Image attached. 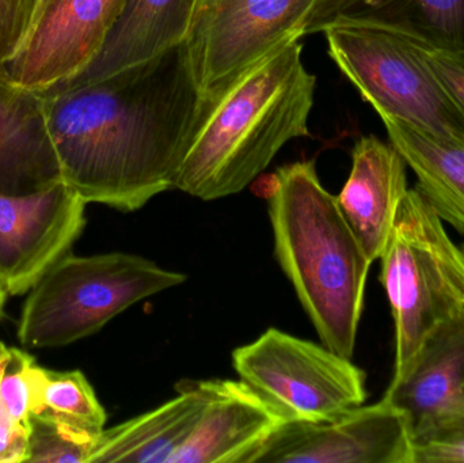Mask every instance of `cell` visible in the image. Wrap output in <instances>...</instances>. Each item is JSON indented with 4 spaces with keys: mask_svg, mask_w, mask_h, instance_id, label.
<instances>
[{
    "mask_svg": "<svg viewBox=\"0 0 464 463\" xmlns=\"http://www.w3.org/2000/svg\"><path fill=\"white\" fill-rule=\"evenodd\" d=\"M41 95L63 181L87 204L121 212L176 188L212 106L185 43L101 81Z\"/></svg>",
    "mask_w": 464,
    "mask_h": 463,
    "instance_id": "obj_1",
    "label": "cell"
},
{
    "mask_svg": "<svg viewBox=\"0 0 464 463\" xmlns=\"http://www.w3.org/2000/svg\"><path fill=\"white\" fill-rule=\"evenodd\" d=\"M267 211L275 253L322 344L353 358L372 261L327 192L315 160L281 166L270 177Z\"/></svg>",
    "mask_w": 464,
    "mask_h": 463,
    "instance_id": "obj_2",
    "label": "cell"
},
{
    "mask_svg": "<svg viewBox=\"0 0 464 463\" xmlns=\"http://www.w3.org/2000/svg\"><path fill=\"white\" fill-rule=\"evenodd\" d=\"M302 53L300 40L286 43L212 103L174 189L204 201L237 195L289 140L310 136L316 78Z\"/></svg>",
    "mask_w": 464,
    "mask_h": 463,
    "instance_id": "obj_3",
    "label": "cell"
},
{
    "mask_svg": "<svg viewBox=\"0 0 464 463\" xmlns=\"http://www.w3.org/2000/svg\"><path fill=\"white\" fill-rule=\"evenodd\" d=\"M140 256L68 255L29 291L16 336L29 350L73 344L155 294L187 282Z\"/></svg>",
    "mask_w": 464,
    "mask_h": 463,
    "instance_id": "obj_4",
    "label": "cell"
},
{
    "mask_svg": "<svg viewBox=\"0 0 464 463\" xmlns=\"http://www.w3.org/2000/svg\"><path fill=\"white\" fill-rule=\"evenodd\" d=\"M379 260L394 318L397 374L433 328L464 309V247L414 188L401 201Z\"/></svg>",
    "mask_w": 464,
    "mask_h": 463,
    "instance_id": "obj_5",
    "label": "cell"
},
{
    "mask_svg": "<svg viewBox=\"0 0 464 463\" xmlns=\"http://www.w3.org/2000/svg\"><path fill=\"white\" fill-rule=\"evenodd\" d=\"M322 33L333 62L383 121L464 143L463 111L428 64L420 41L359 22H334Z\"/></svg>",
    "mask_w": 464,
    "mask_h": 463,
    "instance_id": "obj_6",
    "label": "cell"
},
{
    "mask_svg": "<svg viewBox=\"0 0 464 463\" xmlns=\"http://www.w3.org/2000/svg\"><path fill=\"white\" fill-rule=\"evenodd\" d=\"M232 366L288 421L333 420L367 399V377L352 359L276 328L237 348Z\"/></svg>",
    "mask_w": 464,
    "mask_h": 463,
    "instance_id": "obj_7",
    "label": "cell"
},
{
    "mask_svg": "<svg viewBox=\"0 0 464 463\" xmlns=\"http://www.w3.org/2000/svg\"><path fill=\"white\" fill-rule=\"evenodd\" d=\"M318 0H200L185 45L214 103L265 57L304 35Z\"/></svg>",
    "mask_w": 464,
    "mask_h": 463,
    "instance_id": "obj_8",
    "label": "cell"
},
{
    "mask_svg": "<svg viewBox=\"0 0 464 463\" xmlns=\"http://www.w3.org/2000/svg\"><path fill=\"white\" fill-rule=\"evenodd\" d=\"M125 0H46L5 65L15 86L51 92L78 78L102 51Z\"/></svg>",
    "mask_w": 464,
    "mask_h": 463,
    "instance_id": "obj_9",
    "label": "cell"
},
{
    "mask_svg": "<svg viewBox=\"0 0 464 463\" xmlns=\"http://www.w3.org/2000/svg\"><path fill=\"white\" fill-rule=\"evenodd\" d=\"M86 201L64 181L27 195L0 193V285L29 293L70 255L86 226Z\"/></svg>",
    "mask_w": 464,
    "mask_h": 463,
    "instance_id": "obj_10",
    "label": "cell"
},
{
    "mask_svg": "<svg viewBox=\"0 0 464 463\" xmlns=\"http://www.w3.org/2000/svg\"><path fill=\"white\" fill-rule=\"evenodd\" d=\"M405 416L386 400L321 423L288 421L251 463H413Z\"/></svg>",
    "mask_w": 464,
    "mask_h": 463,
    "instance_id": "obj_11",
    "label": "cell"
},
{
    "mask_svg": "<svg viewBox=\"0 0 464 463\" xmlns=\"http://www.w3.org/2000/svg\"><path fill=\"white\" fill-rule=\"evenodd\" d=\"M383 399L405 416L414 448L464 431V309L430 331Z\"/></svg>",
    "mask_w": 464,
    "mask_h": 463,
    "instance_id": "obj_12",
    "label": "cell"
},
{
    "mask_svg": "<svg viewBox=\"0 0 464 463\" xmlns=\"http://www.w3.org/2000/svg\"><path fill=\"white\" fill-rule=\"evenodd\" d=\"M203 410L170 463H251L288 419L243 381H200Z\"/></svg>",
    "mask_w": 464,
    "mask_h": 463,
    "instance_id": "obj_13",
    "label": "cell"
},
{
    "mask_svg": "<svg viewBox=\"0 0 464 463\" xmlns=\"http://www.w3.org/2000/svg\"><path fill=\"white\" fill-rule=\"evenodd\" d=\"M406 166L400 151L376 136H362L352 150L351 174L337 201L372 263L381 257L408 192Z\"/></svg>",
    "mask_w": 464,
    "mask_h": 463,
    "instance_id": "obj_14",
    "label": "cell"
},
{
    "mask_svg": "<svg viewBox=\"0 0 464 463\" xmlns=\"http://www.w3.org/2000/svg\"><path fill=\"white\" fill-rule=\"evenodd\" d=\"M62 181L43 95L0 72V193L27 195Z\"/></svg>",
    "mask_w": 464,
    "mask_h": 463,
    "instance_id": "obj_15",
    "label": "cell"
},
{
    "mask_svg": "<svg viewBox=\"0 0 464 463\" xmlns=\"http://www.w3.org/2000/svg\"><path fill=\"white\" fill-rule=\"evenodd\" d=\"M200 0H125L92 64L65 86H83L147 62L184 43ZM52 92V90H51Z\"/></svg>",
    "mask_w": 464,
    "mask_h": 463,
    "instance_id": "obj_16",
    "label": "cell"
},
{
    "mask_svg": "<svg viewBox=\"0 0 464 463\" xmlns=\"http://www.w3.org/2000/svg\"><path fill=\"white\" fill-rule=\"evenodd\" d=\"M340 21L375 24L435 48L464 49V0H318L304 35Z\"/></svg>",
    "mask_w": 464,
    "mask_h": 463,
    "instance_id": "obj_17",
    "label": "cell"
},
{
    "mask_svg": "<svg viewBox=\"0 0 464 463\" xmlns=\"http://www.w3.org/2000/svg\"><path fill=\"white\" fill-rule=\"evenodd\" d=\"M157 410L103 429L89 463H170L195 429L204 405L200 381L182 380Z\"/></svg>",
    "mask_w": 464,
    "mask_h": 463,
    "instance_id": "obj_18",
    "label": "cell"
},
{
    "mask_svg": "<svg viewBox=\"0 0 464 463\" xmlns=\"http://www.w3.org/2000/svg\"><path fill=\"white\" fill-rule=\"evenodd\" d=\"M390 143L417 176L416 188L441 219L464 233V143L400 121H383Z\"/></svg>",
    "mask_w": 464,
    "mask_h": 463,
    "instance_id": "obj_19",
    "label": "cell"
},
{
    "mask_svg": "<svg viewBox=\"0 0 464 463\" xmlns=\"http://www.w3.org/2000/svg\"><path fill=\"white\" fill-rule=\"evenodd\" d=\"M38 363L0 342V463H27Z\"/></svg>",
    "mask_w": 464,
    "mask_h": 463,
    "instance_id": "obj_20",
    "label": "cell"
},
{
    "mask_svg": "<svg viewBox=\"0 0 464 463\" xmlns=\"http://www.w3.org/2000/svg\"><path fill=\"white\" fill-rule=\"evenodd\" d=\"M34 413L92 435H100L108 420L105 408L83 372L54 371L40 364L35 374Z\"/></svg>",
    "mask_w": 464,
    "mask_h": 463,
    "instance_id": "obj_21",
    "label": "cell"
},
{
    "mask_svg": "<svg viewBox=\"0 0 464 463\" xmlns=\"http://www.w3.org/2000/svg\"><path fill=\"white\" fill-rule=\"evenodd\" d=\"M100 435L76 431L49 416L34 413L30 420L27 462L89 463Z\"/></svg>",
    "mask_w": 464,
    "mask_h": 463,
    "instance_id": "obj_22",
    "label": "cell"
},
{
    "mask_svg": "<svg viewBox=\"0 0 464 463\" xmlns=\"http://www.w3.org/2000/svg\"><path fill=\"white\" fill-rule=\"evenodd\" d=\"M40 0H0V72L32 29Z\"/></svg>",
    "mask_w": 464,
    "mask_h": 463,
    "instance_id": "obj_23",
    "label": "cell"
},
{
    "mask_svg": "<svg viewBox=\"0 0 464 463\" xmlns=\"http://www.w3.org/2000/svg\"><path fill=\"white\" fill-rule=\"evenodd\" d=\"M425 59L464 114V49L435 48L421 43Z\"/></svg>",
    "mask_w": 464,
    "mask_h": 463,
    "instance_id": "obj_24",
    "label": "cell"
},
{
    "mask_svg": "<svg viewBox=\"0 0 464 463\" xmlns=\"http://www.w3.org/2000/svg\"><path fill=\"white\" fill-rule=\"evenodd\" d=\"M413 463H464V431L417 446Z\"/></svg>",
    "mask_w": 464,
    "mask_h": 463,
    "instance_id": "obj_25",
    "label": "cell"
},
{
    "mask_svg": "<svg viewBox=\"0 0 464 463\" xmlns=\"http://www.w3.org/2000/svg\"><path fill=\"white\" fill-rule=\"evenodd\" d=\"M8 298H10V294L0 285V321H2L3 313H5V307Z\"/></svg>",
    "mask_w": 464,
    "mask_h": 463,
    "instance_id": "obj_26",
    "label": "cell"
},
{
    "mask_svg": "<svg viewBox=\"0 0 464 463\" xmlns=\"http://www.w3.org/2000/svg\"><path fill=\"white\" fill-rule=\"evenodd\" d=\"M45 2H46V0H40V3H38L37 13H38V11H40V8L43 7L44 3H45ZM37 13H35V15H37ZM34 18H35V16H34ZM33 22H34V21H33Z\"/></svg>",
    "mask_w": 464,
    "mask_h": 463,
    "instance_id": "obj_27",
    "label": "cell"
}]
</instances>
